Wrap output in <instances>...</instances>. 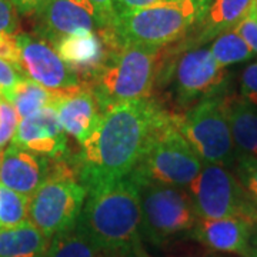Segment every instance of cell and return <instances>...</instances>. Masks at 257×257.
Returning a JSON list of instances; mask_svg holds the SVG:
<instances>
[{
  "mask_svg": "<svg viewBox=\"0 0 257 257\" xmlns=\"http://www.w3.org/2000/svg\"><path fill=\"white\" fill-rule=\"evenodd\" d=\"M20 55L18 69L26 79L56 93L70 90L82 84L80 77L56 52L47 40L19 35Z\"/></svg>",
  "mask_w": 257,
  "mask_h": 257,
  "instance_id": "11",
  "label": "cell"
},
{
  "mask_svg": "<svg viewBox=\"0 0 257 257\" xmlns=\"http://www.w3.org/2000/svg\"><path fill=\"white\" fill-rule=\"evenodd\" d=\"M236 176L244 186L250 197L257 204V159L246 156H236L234 165Z\"/></svg>",
  "mask_w": 257,
  "mask_h": 257,
  "instance_id": "25",
  "label": "cell"
},
{
  "mask_svg": "<svg viewBox=\"0 0 257 257\" xmlns=\"http://www.w3.org/2000/svg\"><path fill=\"white\" fill-rule=\"evenodd\" d=\"M254 0H210L190 46H202L233 30L247 16ZM189 46V47H190Z\"/></svg>",
  "mask_w": 257,
  "mask_h": 257,
  "instance_id": "18",
  "label": "cell"
},
{
  "mask_svg": "<svg viewBox=\"0 0 257 257\" xmlns=\"http://www.w3.org/2000/svg\"><path fill=\"white\" fill-rule=\"evenodd\" d=\"M202 159L177 130L173 113L157 128L130 177L140 184L187 187L203 169Z\"/></svg>",
  "mask_w": 257,
  "mask_h": 257,
  "instance_id": "6",
  "label": "cell"
},
{
  "mask_svg": "<svg viewBox=\"0 0 257 257\" xmlns=\"http://www.w3.org/2000/svg\"><path fill=\"white\" fill-rule=\"evenodd\" d=\"M19 28L18 10L12 0H0V33H16Z\"/></svg>",
  "mask_w": 257,
  "mask_h": 257,
  "instance_id": "31",
  "label": "cell"
},
{
  "mask_svg": "<svg viewBox=\"0 0 257 257\" xmlns=\"http://www.w3.org/2000/svg\"><path fill=\"white\" fill-rule=\"evenodd\" d=\"M234 30L247 43V46L253 50V53L257 55V16L253 10V6L247 13V16L240 22Z\"/></svg>",
  "mask_w": 257,
  "mask_h": 257,
  "instance_id": "29",
  "label": "cell"
},
{
  "mask_svg": "<svg viewBox=\"0 0 257 257\" xmlns=\"http://www.w3.org/2000/svg\"><path fill=\"white\" fill-rule=\"evenodd\" d=\"M239 97L257 107V62L246 66L240 74Z\"/></svg>",
  "mask_w": 257,
  "mask_h": 257,
  "instance_id": "27",
  "label": "cell"
},
{
  "mask_svg": "<svg viewBox=\"0 0 257 257\" xmlns=\"http://www.w3.org/2000/svg\"><path fill=\"white\" fill-rule=\"evenodd\" d=\"M254 223L243 219H197L190 236L206 247L233 253L243 257L251 256V236Z\"/></svg>",
  "mask_w": 257,
  "mask_h": 257,
  "instance_id": "17",
  "label": "cell"
},
{
  "mask_svg": "<svg viewBox=\"0 0 257 257\" xmlns=\"http://www.w3.org/2000/svg\"><path fill=\"white\" fill-rule=\"evenodd\" d=\"M37 15L40 33L52 45L70 35L111 28L89 0H50Z\"/></svg>",
  "mask_w": 257,
  "mask_h": 257,
  "instance_id": "13",
  "label": "cell"
},
{
  "mask_svg": "<svg viewBox=\"0 0 257 257\" xmlns=\"http://www.w3.org/2000/svg\"><path fill=\"white\" fill-rule=\"evenodd\" d=\"M77 227L103 251H135L142 244L138 183L126 176L87 193Z\"/></svg>",
  "mask_w": 257,
  "mask_h": 257,
  "instance_id": "2",
  "label": "cell"
},
{
  "mask_svg": "<svg viewBox=\"0 0 257 257\" xmlns=\"http://www.w3.org/2000/svg\"><path fill=\"white\" fill-rule=\"evenodd\" d=\"M142 239L165 244L190 234L199 219L186 187L165 184H140Z\"/></svg>",
  "mask_w": 257,
  "mask_h": 257,
  "instance_id": "9",
  "label": "cell"
},
{
  "mask_svg": "<svg viewBox=\"0 0 257 257\" xmlns=\"http://www.w3.org/2000/svg\"><path fill=\"white\" fill-rule=\"evenodd\" d=\"M167 116L169 111L153 97L103 111L96 128L73 159L86 192L130 175Z\"/></svg>",
  "mask_w": 257,
  "mask_h": 257,
  "instance_id": "1",
  "label": "cell"
},
{
  "mask_svg": "<svg viewBox=\"0 0 257 257\" xmlns=\"http://www.w3.org/2000/svg\"><path fill=\"white\" fill-rule=\"evenodd\" d=\"M120 45L121 42L113 28H106L62 37L52 46L77 73L82 83H87Z\"/></svg>",
  "mask_w": 257,
  "mask_h": 257,
  "instance_id": "12",
  "label": "cell"
},
{
  "mask_svg": "<svg viewBox=\"0 0 257 257\" xmlns=\"http://www.w3.org/2000/svg\"><path fill=\"white\" fill-rule=\"evenodd\" d=\"M163 47L121 43L86 86L92 90L101 110L152 97L160 72Z\"/></svg>",
  "mask_w": 257,
  "mask_h": 257,
  "instance_id": "3",
  "label": "cell"
},
{
  "mask_svg": "<svg viewBox=\"0 0 257 257\" xmlns=\"http://www.w3.org/2000/svg\"><path fill=\"white\" fill-rule=\"evenodd\" d=\"M227 117L236 156L257 159V107L240 97H229Z\"/></svg>",
  "mask_w": 257,
  "mask_h": 257,
  "instance_id": "20",
  "label": "cell"
},
{
  "mask_svg": "<svg viewBox=\"0 0 257 257\" xmlns=\"http://www.w3.org/2000/svg\"><path fill=\"white\" fill-rule=\"evenodd\" d=\"M186 190L200 219L236 217L257 224V204L229 167L204 163Z\"/></svg>",
  "mask_w": 257,
  "mask_h": 257,
  "instance_id": "10",
  "label": "cell"
},
{
  "mask_svg": "<svg viewBox=\"0 0 257 257\" xmlns=\"http://www.w3.org/2000/svg\"><path fill=\"white\" fill-rule=\"evenodd\" d=\"M89 2L97 9L103 19L109 23V26H113V23L116 20V10H114L113 0H89Z\"/></svg>",
  "mask_w": 257,
  "mask_h": 257,
  "instance_id": "34",
  "label": "cell"
},
{
  "mask_svg": "<svg viewBox=\"0 0 257 257\" xmlns=\"http://www.w3.org/2000/svg\"><path fill=\"white\" fill-rule=\"evenodd\" d=\"M30 197L0 184V227L16 226L29 220Z\"/></svg>",
  "mask_w": 257,
  "mask_h": 257,
  "instance_id": "24",
  "label": "cell"
},
{
  "mask_svg": "<svg viewBox=\"0 0 257 257\" xmlns=\"http://www.w3.org/2000/svg\"><path fill=\"white\" fill-rule=\"evenodd\" d=\"M12 143L52 160L67 157V135L60 127L55 104L19 120Z\"/></svg>",
  "mask_w": 257,
  "mask_h": 257,
  "instance_id": "15",
  "label": "cell"
},
{
  "mask_svg": "<svg viewBox=\"0 0 257 257\" xmlns=\"http://www.w3.org/2000/svg\"><path fill=\"white\" fill-rule=\"evenodd\" d=\"M209 50L217 64L223 69L233 64L248 62L254 56L253 50L247 46V43L240 37L234 29L221 33L220 36L211 40Z\"/></svg>",
  "mask_w": 257,
  "mask_h": 257,
  "instance_id": "23",
  "label": "cell"
},
{
  "mask_svg": "<svg viewBox=\"0 0 257 257\" xmlns=\"http://www.w3.org/2000/svg\"><path fill=\"white\" fill-rule=\"evenodd\" d=\"M55 107L60 127L80 145L92 135L103 114L99 101L84 83L59 93Z\"/></svg>",
  "mask_w": 257,
  "mask_h": 257,
  "instance_id": "16",
  "label": "cell"
},
{
  "mask_svg": "<svg viewBox=\"0 0 257 257\" xmlns=\"http://www.w3.org/2000/svg\"><path fill=\"white\" fill-rule=\"evenodd\" d=\"M57 97L59 93L52 92L30 79H23L10 92L6 100L12 103V106L18 113L19 119H25L47 106H53Z\"/></svg>",
  "mask_w": 257,
  "mask_h": 257,
  "instance_id": "21",
  "label": "cell"
},
{
  "mask_svg": "<svg viewBox=\"0 0 257 257\" xmlns=\"http://www.w3.org/2000/svg\"><path fill=\"white\" fill-rule=\"evenodd\" d=\"M46 257H104V251L89 239L77 224L50 239Z\"/></svg>",
  "mask_w": 257,
  "mask_h": 257,
  "instance_id": "22",
  "label": "cell"
},
{
  "mask_svg": "<svg viewBox=\"0 0 257 257\" xmlns=\"http://www.w3.org/2000/svg\"><path fill=\"white\" fill-rule=\"evenodd\" d=\"M23 79L26 77L15 64L0 57V93L5 96V99Z\"/></svg>",
  "mask_w": 257,
  "mask_h": 257,
  "instance_id": "28",
  "label": "cell"
},
{
  "mask_svg": "<svg viewBox=\"0 0 257 257\" xmlns=\"http://www.w3.org/2000/svg\"><path fill=\"white\" fill-rule=\"evenodd\" d=\"M173 59H166L165 47L162 55L157 82L170 83L176 103L190 107L202 99L226 92L227 73L211 56L209 47L190 46L173 53Z\"/></svg>",
  "mask_w": 257,
  "mask_h": 257,
  "instance_id": "8",
  "label": "cell"
},
{
  "mask_svg": "<svg viewBox=\"0 0 257 257\" xmlns=\"http://www.w3.org/2000/svg\"><path fill=\"white\" fill-rule=\"evenodd\" d=\"M162 2H167V0H113L116 18L136 12V10L145 9V8L153 6V5L162 3Z\"/></svg>",
  "mask_w": 257,
  "mask_h": 257,
  "instance_id": "32",
  "label": "cell"
},
{
  "mask_svg": "<svg viewBox=\"0 0 257 257\" xmlns=\"http://www.w3.org/2000/svg\"><path fill=\"white\" fill-rule=\"evenodd\" d=\"M135 251H104V257H136Z\"/></svg>",
  "mask_w": 257,
  "mask_h": 257,
  "instance_id": "35",
  "label": "cell"
},
{
  "mask_svg": "<svg viewBox=\"0 0 257 257\" xmlns=\"http://www.w3.org/2000/svg\"><path fill=\"white\" fill-rule=\"evenodd\" d=\"M20 42L18 33H0V57L18 67Z\"/></svg>",
  "mask_w": 257,
  "mask_h": 257,
  "instance_id": "30",
  "label": "cell"
},
{
  "mask_svg": "<svg viewBox=\"0 0 257 257\" xmlns=\"http://www.w3.org/2000/svg\"><path fill=\"white\" fill-rule=\"evenodd\" d=\"M251 256L250 257H257V224L254 226V230H253V236H251Z\"/></svg>",
  "mask_w": 257,
  "mask_h": 257,
  "instance_id": "36",
  "label": "cell"
},
{
  "mask_svg": "<svg viewBox=\"0 0 257 257\" xmlns=\"http://www.w3.org/2000/svg\"><path fill=\"white\" fill-rule=\"evenodd\" d=\"M52 159L10 143L0 152V184L30 197L46 180Z\"/></svg>",
  "mask_w": 257,
  "mask_h": 257,
  "instance_id": "14",
  "label": "cell"
},
{
  "mask_svg": "<svg viewBox=\"0 0 257 257\" xmlns=\"http://www.w3.org/2000/svg\"><path fill=\"white\" fill-rule=\"evenodd\" d=\"M210 0H167L117 16L113 30L121 43L166 47L196 30Z\"/></svg>",
  "mask_w": 257,
  "mask_h": 257,
  "instance_id": "4",
  "label": "cell"
},
{
  "mask_svg": "<svg viewBox=\"0 0 257 257\" xmlns=\"http://www.w3.org/2000/svg\"><path fill=\"white\" fill-rule=\"evenodd\" d=\"M50 0H12L20 15H37L46 8Z\"/></svg>",
  "mask_w": 257,
  "mask_h": 257,
  "instance_id": "33",
  "label": "cell"
},
{
  "mask_svg": "<svg viewBox=\"0 0 257 257\" xmlns=\"http://www.w3.org/2000/svg\"><path fill=\"white\" fill-rule=\"evenodd\" d=\"M19 116L12 103L6 99L0 100V152L12 143L19 124Z\"/></svg>",
  "mask_w": 257,
  "mask_h": 257,
  "instance_id": "26",
  "label": "cell"
},
{
  "mask_svg": "<svg viewBox=\"0 0 257 257\" xmlns=\"http://www.w3.org/2000/svg\"><path fill=\"white\" fill-rule=\"evenodd\" d=\"M135 253H136V257H150L149 254H147L146 251H145V250L142 248V244H140V246L136 248V251H135Z\"/></svg>",
  "mask_w": 257,
  "mask_h": 257,
  "instance_id": "37",
  "label": "cell"
},
{
  "mask_svg": "<svg viewBox=\"0 0 257 257\" xmlns=\"http://www.w3.org/2000/svg\"><path fill=\"white\" fill-rule=\"evenodd\" d=\"M253 10H254V13H256L257 16V0H254V3H253Z\"/></svg>",
  "mask_w": 257,
  "mask_h": 257,
  "instance_id": "38",
  "label": "cell"
},
{
  "mask_svg": "<svg viewBox=\"0 0 257 257\" xmlns=\"http://www.w3.org/2000/svg\"><path fill=\"white\" fill-rule=\"evenodd\" d=\"M86 197L73 159L53 160L46 180L30 196L29 220L52 239L77 224Z\"/></svg>",
  "mask_w": 257,
  "mask_h": 257,
  "instance_id": "5",
  "label": "cell"
},
{
  "mask_svg": "<svg viewBox=\"0 0 257 257\" xmlns=\"http://www.w3.org/2000/svg\"><path fill=\"white\" fill-rule=\"evenodd\" d=\"M50 239L30 220L0 227V257H46Z\"/></svg>",
  "mask_w": 257,
  "mask_h": 257,
  "instance_id": "19",
  "label": "cell"
},
{
  "mask_svg": "<svg viewBox=\"0 0 257 257\" xmlns=\"http://www.w3.org/2000/svg\"><path fill=\"white\" fill-rule=\"evenodd\" d=\"M226 92L187 107L183 113H173L177 130L206 165L234 167L236 150L227 117Z\"/></svg>",
  "mask_w": 257,
  "mask_h": 257,
  "instance_id": "7",
  "label": "cell"
}]
</instances>
